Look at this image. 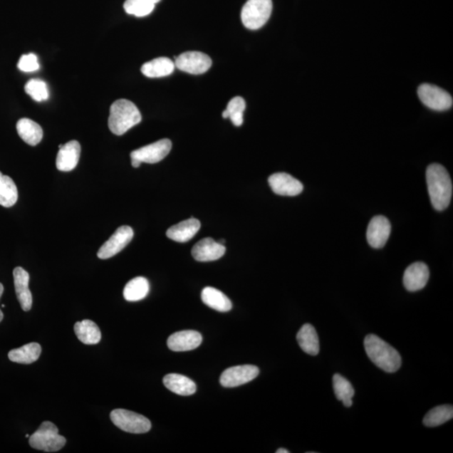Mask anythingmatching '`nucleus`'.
I'll list each match as a JSON object with an SVG mask.
<instances>
[{"instance_id": "1a4fd4ad", "label": "nucleus", "mask_w": 453, "mask_h": 453, "mask_svg": "<svg viewBox=\"0 0 453 453\" xmlns=\"http://www.w3.org/2000/svg\"><path fill=\"white\" fill-rule=\"evenodd\" d=\"M212 61L209 56L199 51H187L177 56L175 66L178 69L190 74L205 73L212 67Z\"/></svg>"}, {"instance_id": "2eb2a0df", "label": "nucleus", "mask_w": 453, "mask_h": 453, "mask_svg": "<svg viewBox=\"0 0 453 453\" xmlns=\"http://www.w3.org/2000/svg\"><path fill=\"white\" fill-rule=\"evenodd\" d=\"M226 252L225 245L216 242L214 239L206 238L197 242L192 248V257L197 261L209 262L224 256Z\"/></svg>"}, {"instance_id": "c756f323", "label": "nucleus", "mask_w": 453, "mask_h": 453, "mask_svg": "<svg viewBox=\"0 0 453 453\" xmlns=\"http://www.w3.org/2000/svg\"><path fill=\"white\" fill-rule=\"evenodd\" d=\"M18 200V189L16 183L8 176L0 172V205L11 207Z\"/></svg>"}, {"instance_id": "a211bd4d", "label": "nucleus", "mask_w": 453, "mask_h": 453, "mask_svg": "<svg viewBox=\"0 0 453 453\" xmlns=\"http://www.w3.org/2000/svg\"><path fill=\"white\" fill-rule=\"evenodd\" d=\"M16 293L21 308L28 311L32 308V295L29 289L30 275L21 267H16L13 272Z\"/></svg>"}, {"instance_id": "20e7f679", "label": "nucleus", "mask_w": 453, "mask_h": 453, "mask_svg": "<svg viewBox=\"0 0 453 453\" xmlns=\"http://www.w3.org/2000/svg\"><path fill=\"white\" fill-rule=\"evenodd\" d=\"M67 440L59 435L58 428L53 422H44L38 430L30 437V446L36 450L47 452H58L65 445Z\"/></svg>"}, {"instance_id": "0eeeda50", "label": "nucleus", "mask_w": 453, "mask_h": 453, "mask_svg": "<svg viewBox=\"0 0 453 453\" xmlns=\"http://www.w3.org/2000/svg\"><path fill=\"white\" fill-rule=\"evenodd\" d=\"M418 96L424 105L436 111L450 110L453 99L449 93L435 85L424 83L418 88Z\"/></svg>"}, {"instance_id": "dca6fc26", "label": "nucleus", "mask_w": 453, "mask_h": 453, "mask_svg": "<svg viewBox=\"0 0 453 453\" xmlns=\"http://www.w3.org/2000/svg\"><path fill=\"white\" fill-rule=\"evenodd\" d=\"M202 335L193 330L173 333L167 340V345L174 352L191 351L201 345Z\"/></svg>"}, {"instance_id": "2f4dec72", "label": "nucleus", "mask_w": 453, "mask_h": 453, "mask_svg": "<svg viewBox=\"0 0 453 453\" xmlns=\"http://www.w3.org/2000/svg\"><path fill=\"white\" fill-rule=\"evenodd\" d=\"M246 108L242 97H235L231 99L226 110L223 112L224 119H229L235 126H241L244 123V113Z\"/></svg>"}, {"instance_id": "7ed1b4c3", "label": "nucleus", "mask_w": 453, "mask_h": 453, "mask_svg": "<svg viewBox=\"0 0 453 453\" xmlns=\"http://www.w3.org/2000/svg\"><path fill=\"white\" fill-rule=\"evenodd\" d=\"M142 116L134 103L127 99H119L110 107L108 128L113 134L123 135L140 124Z\"/></svg>"}, {"instance_id": "cd10ccee", "label": "nucleus", "mask_w": 453, "mask_h": 453, "mask_svg": "<svg viewBox=\"0 0 453 453\" xmlns=\"http://www.w3.org/2000/svg\"><path fill=\"white\" fill-rule=\"evenodd\" d=\"M333 390L335 395L338 400L342 401L344 407H351L353 405V397L355 391L350 382L341 375H334Z\"/></svg>"}, {"instance_id": "4be33fe9", "label": "nucleus", "mask_w": 453, "mask_h": 453, "mask_svg": "<svg viewBox=\"0 0 453 453\" xmlns=\"http://www.w3.org/2000/svg\"><path fill=\"white\" fill-rule=\"evenodd\" d=\"M175 63L168 58H158L145 63L141 68V73L145 77L157 78L167 77L173 73Z\"/></svg>"}, {"instance_id": "c9c22d12", "label": "nucleus", "mask_w": 453, "mask_h": 453, "mask_svg": "<svg viewBox=\"0 0 453 453\" xmlns=\"http://www.w3.org/2000/svg\"><path fill=\"white\" fill-rule=\"evenodd\" d=\"M276 453H290V451L284 449V448H280L276 451Z\"/></svg>"}, {"instance_id": "9d476101", "label": "nucleus", "mask_w": 453, "mask_h": 453, "mask_svg": "<svg viewBox=\"0 0 453 453\" xmlns=\"http://www.w3.org/2000/svg\"><path fill=\"white\" fill-rule=\"evenodd\" d=\"M134 237V231L130 226H121L98 250V257L101 259L116 256L128 245Z\"/></svg>"}, {"instance_id": "aec40b11", "label": "nucleus", "mask_w": 453, "mask_h": 453, "mask_svg": "<svg viewBox=\"0 0 453 453\" xmlns=\"http://www.w3.org/2000/svg\"><path fill=\"white\" fill-rule=\"evenodd\" d=\"M299 346L305 353L311 356L318 355L320 351L319 338L313 325L302 326L296 336Z\"/></svg>"}, {"instance_id": "a878e982", "label": "nucleus", "mask_w": 453, "mask_h": 453, "mask_svg": "<svg viewBox=\"0 0 453 453\" xmlns=\"http://www.w3.org/2000/svg\"><path fill=\"white\" fill-rule=\"evenodd\" d=\"M41 347L39 343H31L21 348L13 349L9 353V360L18 363H30L36 362L40 358Z\"/></svg>"}, {"instance_id": "6e6552de", "label": "nucleus", "mask_w": 453, "mask_h": 453, "mask_svg": "<svg viewBox=\"0 0 453 453\" xmlns=\"http://www.w3.org/2000/svg\"><path fill=\"white\" fill-rule=\"evenodd\" d=\"M172 147L171 140L168 139L160 140L157 141V142L132 151L130 154L131 160H136V162L140 163H158L162 162L165 157H167Z\"/></svg>"}, {"instance_id": "bb28decb", "label": "nucleus", "mask_w": 453, "mask_h": 453, "mask_svg": "<svg viewBox=\"0 0 453 453\" xmlns=\"http://www.w3.org/2000/svg\"><path fill=\"white\" fill-rule=\"evenodd\" d=\"M149 291V281L145 277H136L127 283L124 289V297L128 301H139L145 298Z\"/></svg>"}, {"instance_id": "ddd939ff", "label": "nucleus", "mask_w": 453, "mask_h": 453, "mask_svg": "<svg viewBox=\"0 0 453 453\" xmlns=\"http://www.w3.org/2000/svg\"><path fill=\"white\" fill-rule=\"evenodd\" d=\"M391 232V225L384 216H376L370 221L367 229V240L375 249L383 248L388 241Z\"/></svg>"}, {"instance_id": "f257e3e1", "label": "nucleus", "mask_w": 453, "mask_h": 453, "mask_svg": "<svg viewBox=\"0 0 453 453\" xmlns=\"http://www.w3.org/2000/svg\"><path fill=\"white\" fill-rule=\"evenodd\" d=\"M427 183L434 209L445 210L452 197V182L447 169L440 164L430 165L427 170Z\"/></svg>"}, {"instance_id": "b1692460", "label": "nucleus", "mask_w": 453, "mask_h": 453, "mask_svg": "<svg viewBox=\"0 0 453 453\" xmlns=\"http://www.w3.org/2000/svg\"><path fill=\"white\" fill-rule=\"evenodd\" d=\"M16 130L21 138L31 146L39 144L43 138V130L37 123L24 118L18 121Z\"/></svg>"}, {"instance_id": "473e14b6", "label": "nucleus", "mask_w": 453, "mask_h": 453, "mask_svg": "<svg viewBox=\"0 0 453 453\" xmlns=\"http://www.w3.org/2000/svg\"><path fill=\"white\" fill-rule=\"evenodd\" d=\"M26 93L35 101L42 102L49 98L48 88L44 81L40 79H31L26 84Z\"/></svg>"}, {"instance_id": "f03ea898", "label": "nucleus", "mask_w": 453, "mask_h": 453, "mask_svg": "<svg viewBox=\"0 0 453 453\" xmlns=\"http://www.w3.org/2000/svg\"><path fill=\"white\" fill-rule=\"evenodd\" d=\"M365 348L368 357L380 370L395 373L400 370L401 357L395 348L375 334H370L365 339Z\"/></svg>"}, {"instance_id": "423d86ee", "label": "nucleus", "mask_w": 453, "mask_h": 453, "mask_svg": "<svg viewBox=\"0 0 453 453\" xmlns=\"http://www.w3.org/2000/svg\"><path fill=\"white\" fill-rule=\"evenodd\" d=\"M110 419L120 430L129 433L143 434L151 429V422L148 418L124 409L113 410Z\"/></svg>"}, {"instance_id": "6ab92c4d", "label": "nucleus", "mask_w": 453, "mask_h": 453, "mask_svg": "<svg viewBox=\"0 0 453 453\" xmlns=\"http://www.w3.org/2000/svg\"><path fill=\"white\" fill-rule=\"evenodd\" d=\"M201 229V223L197 219L184 220L173 225L167 230V235L173 241L186 243L191 240Z\"/></svg>"}, {"instance_id": "f3484780", "label": "nucleus", "mask_w": 453, "mask_h": 453, "mask_svg": "<svg viewBox=\"0 0 453 453\" xmlns=\"http://www.w3.org/2000/svg\"><path fill=\"white\" fill-rule=\"evenodd\" d=\"M80 154H81V145L78 141H69L59 149L56 157V168L61 172L73 171L78 166Z\"/></svg>"}, {"instance_id": "412c9836", "label": "nucleus", "mask_w": 453, "mask_h": 453, "mask_svg": "<svg viewBox=\"0 0 453 453\" xmlns=\"http://www.w3.org/2000/svg\"><path fill=\"white\" fill-rule=\"evenodd\" d=\"M164 385L172 392L188 396L195 394L197 385L191 379L187 376L178 374H170L164 377Z\"/></svg>"}, {"instance_id": "4468645a", "label": "nucleus", "mask_w": 453, "mask_h": 453, "mask_svg": "<svg viewBox=\"0 0 453 453\" xmlns=\"http://www.w3.org/2000/svg\"><path fill=\"white\" fill-rule=\"evenodd\" d=\"M430 272L428 266L423 262L410 264L405 270L403 283L405 289L410 292L418 291L427 286Z\"/></svg>"}, {"instance_id": "72a5a7b5", "label": "nucleus", "mask_w": 453, "mask_h": 453, "mask_svg": "<svg viewBox=\"0 0 453 453\" xmlns=\"http://www.w3.org/2000/svg\"><path fill=\"white\" fill-rule=\"evenodd\" d=\"M18 68L22 71V72H35V71L40 68L37 56L33 53L23 55L20 61H19Z\"/></svg>"}, {"instance_id": "5701e85b", "label": "nucleus", "mask_w": 453, "mask_h": 453, "mask_svg": "<svg viewBox=\"0 0 453 453\" xmlns=\"http://www.w3.org/2000/svg\"><path fill=\"white\" fill-rule=\"evenodd\" d=\"M202 300L210 308L226 313L232 309V302L223 292L214 287H206L202 291Z\"/></svg>"}, {"instance_id": "393cba45", "label": "nucleus", "mask_w": 453, "mask_h": 453, "mask_svg": "<svg viewBox=\"0 0 453 453\" xmlns=\"http://www.w3.org/2000/svg\"><path fill=\"white\" fill-rule=\"evenodd\" d=\"M74 331L78 338L84 344H97L101 340V331L91 320L76 323Z\"/></svg>"}, {"instance_id": "9b49d317", "label": "nucleus", "mask_w": 453, "mask_h": 453, "mask_svg": "<svg viewBox=\"0 0 453 453\" xmlns=\"http://www.w3.org/2000/svg\"><path fill=\"white\" fill-rule=\"evenodd\" d=\"M259 374V368L254 365H239L229 368L220 377V384L226 388H234L249 383Z\"/></svg>"}, {"instance_id": "39448f33", "label": "nucleus", "mask_w": 453, "mask_h": 453, "mask_svg": "<svg viewBox=\"0 0 453 453\" xmlns=\"http://www.w3.org/2000/svg\"><path fill=\"white\" fill-rule=\"evenodd\" d=\"M272 0H248L241 12L244 26L249 30L261 29L271 16Z\"/></svg>"}, {"instance_id": "c85d7f7f", "label": "nucleus", "mask_w": 453, "mask_h": 453, "mask_svg": "<svg viewBox=\"0 0 453 453\" xmlns=\"http://www.w3.org/2000/svg\"><path fill=\"white\" fill-rule=\"evenodd\" d=\"M452 417V405H439V407L429 410L428 413L425 415L423 423L427 427H436L449 422Z\"/></svg>"}, {"instance_id": "7c9ffc66", "label": "nucleus", "mask_w": 453, "mask_h": 453, "mask_svg": "<svg viewBox=\"0 0 453 453\" xmlns=\"http://www.w3.org/2000/svg\"><path fill=\"white\" fill-rule=\"evenodd\" d=\"M160 1V0H126L124 9L129 15L144 17L152 13L155 4Z\"/></svg>"}, {"instance_id": "f704fd0d", "label": "nucleus", "mask_w": 453, "mask_h": 453, "mask_svg": "<svg viewBox=\"0 0 453 453\" xmlns=\"http://www.w3.org/2000/svg\"><path fill=\"white\" fill-rule=\"evenodd\" d=\"M4 286L1 284V283H0V298H1V296H2L3 293H4ZM3 318H4V314L2 313V311L0 310V323L2 322Z\"/></svg>"}, {"instance_id": "f8f14e48", "label": "nucleus", "mask_w": 453, "mask_h": 453, "mask_svg": "<svg viewBox=\"0 0 453 453\" xmlns=\"http://www.w3.org/2000/svg\"><path fill=\"white\" fill-rule=\"evenodd\" d=\"M269 184L277 195L295 197L303 191V185L291 175L278 172L269 177Z\"/></svg>"}]
</instances>
